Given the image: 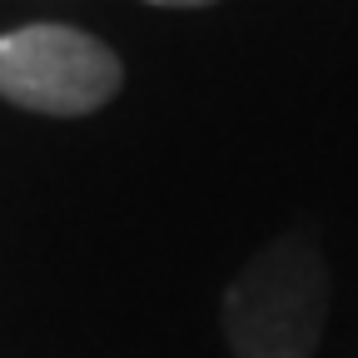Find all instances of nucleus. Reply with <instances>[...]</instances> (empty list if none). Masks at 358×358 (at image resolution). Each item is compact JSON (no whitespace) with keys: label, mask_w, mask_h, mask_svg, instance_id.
Wrapping results in <instances>:
<instances>
[{"label":"nucleus","mask_w":358,"mask_h":358,"mask_svg":"<svg viewBox=\"0 0 358 358\" xmlns=\"http://www.w3.org/2000/svg\"><path fill=\"white\" fill-rule=\"evenodd\" d=\"M329 313V268L308 234H284L249 259L224 294V338L239 358H308Z\"/></svg>","instance_id":"1"},{"label":"nucleus","mask_w":358,"mask_h":358,"mask_svg":"<svg viewBox=\"0 0 358 358\" xmlns=\"http://www.w3.org/2000/svg\"><path fill=\"white\" fill-rule=\"evenodd\" d=\"M124 70L110 45L75 25H20L0 35V95L35 115H95Z\"/></svg>","instance_id":"2"},{"label":"nucleus","mask_w":358,"mask_h":358,"mask_svg":"<svg viewBox=\"0 0 358 358\" xmlns=\"http://www.w3.org/2000/svg\"><path fill=\"white\" fill-rule=\"evenodd\" d=\"M150 6H214V0H150Z\"/></svg>","instance_id":"3"}]
</instances>
